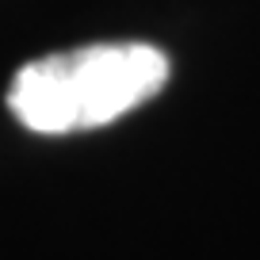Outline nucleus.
Instances as JSON below:
<instances>
[{
  "instance_id": "1",
  "label": "nucleus",
  "mask_w": 260,
  "mask_h": 260,
  "mask_svg": "<svg viewBox=\"0 0 260 260\" xmlns=\"http://www.w3.org/2000/svg\"><path fill=\"white\" fill-rule=\"evenodd\" d=\"M169 73V57L149 42H96L27 61L8 88V107L35 134L96 130L153 100Z\"/></svg>"
}]
</instances>
